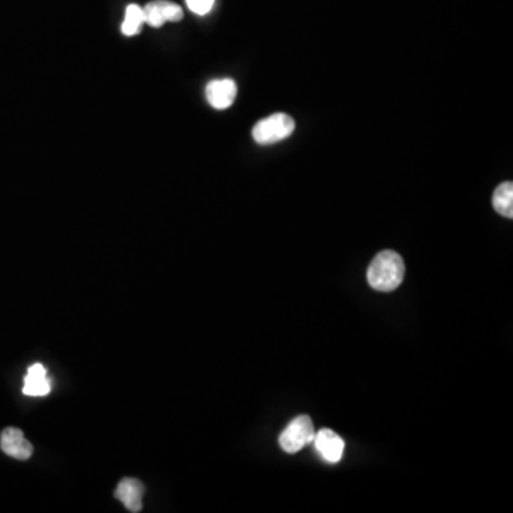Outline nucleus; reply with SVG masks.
I'll list each match as a JSON object with an SVG mask.
<instances>
[{
    "label": "nucleus",
    "mask_w": 513,
    "mask_h": 513,
    "mask_svg": "<svg viewBox=\"0 0 513 513\" xmlns=\"http://www.w3.org/2000/svg\"><path fill=\"white\" fill-rule=\"evenodd\" d=\"M145 23V14L143 9L137 5H130L126 9L125 22L122 24V32L126 36H135L142 32Z\"/></svg>",
    "instance_id": "11"
},
{
    "label": "nucleus",
    "mask_w": 513,
    "mask_h": 513,
    "mask_svg": "<svg viewBox=\"0 0 513 513\" xmlns=\"http://www.w3.org/2000/svg\"><path fill=\"white\" fill-rule=\"evenodd\" d=\"M206 98L217 110H226L237 98L236 81L231 79L210 81L206 88Z\"/></svg>",
    "instance_id": "7"
},
{
    "label": "nucleus",
    "mask_w": 513,
    "mask_h": 513,
    "mask_svg": "<svg viewBox=\"0 0 513 513\" xmlns=\"http://www.w3.org/2000/svg\"><path fill=\"white\" fill-rule=\"evenodd\" d=\"M294 128L293 117L285 113H275L254 126L253 137L258 145H274L290 137L294 133Z\"/></svg>",
    "instance_id": "2"
},
{
    "label": "nucleus",
    "mask_w": 513,
    "mask_h": 513,
    "mask_svg": "<svg viewBox=\"0 0 513 513\" xmlns=\"http://www.w3.org/2000/svg\"><path fill=\"white\" fill-rule=\"evenodd\" d=\"M314 424L308 415H300L293 419L284 429L278 439L281 448L287 453H297L298 451L314 441Z\"/></svg>",
    "instance_id": "3"
},
{
    "label": "nucleus",
    "mask_w": 513,
    "mask_h": 513,
    "mask_svg": "<svg viewBox=\"0 0 513 513\" xmlns=\"http://www.w3.org/2000/svg\"><path fill=\"white\" fill-rule=\"evenodd\" d=\"M186 4L192 14L204 16V14H209L213 9L214 0H186Z\"/></svg>",
    "instance_id": "12"
},
{
    "label": "nucleus",
    "mask_w": 513,
    "mask_h": 513,
    "mask_svg": "<svg viewBox=\"0 0 513 513\" xmlns=\"http://www.w3.org/2000/svg\"><path fill=\"white\" fill-rule=\"evenodd\" d=\"M314 443L322 460L330 463L341 461L345 449L344 439L331 429H321L320 433L315 434Z\"/></svg>",
    "instance_id": "6"
},
{
    "label": "nucleus",
    "mask_w": 513,
    "mask_h": 513,
    "mask_svg": "<svg viewBox=\"0 0 513 513\" xmlns=\"http://www.w3.org/2000/svg\"><path fill=\"white\" fill-rule=\"evenodd\" d=\"M143 493H145V485L140 480L125 478L118 483L115 495L128 512L137 513L143 509Z\"/></svg>",
    "instance_id": "8"
},
{
    "label": "nucleus",
    "mask_w": 513,
    "mask_h": 513,
    "mask_svg": "<svg viewBox=\"0 0 513 513\" xmlns=\"http://www.w3.org/2000/svg\"><path fill=\"white\" fill-rule=\"evenodd\" d=\"M51 381L43 365L34 364L27 369L24 378L23 394L29 396H44L51 392Z\"/></svg>",
    "instance_id": "9"
},
{
    "label": "nucleus",
    "mask_w": 513,
    "mask_h": 513,
    "mask_svg": "<svg viewBox=\"0 0 513 513\" xmlns=\"http://www.w3.org/2000/svg\"><path fill=\"white\" fill-rule=\"evenodd\" d=\"M406 277V263L396 251L385 250L377 254L369 264L367 280L374 290L389 293L396 290Z\"/></svg>",
    "instance_id": "1"
},
{
    "label": "nucleus",
    "mask_w": 513,
    "mask_h": 513,
    "mask_svg": "<svg viewBox=\"0 0 513 513\" xmlns=\"http://www.w3.org/2000/svg\"><path fill=\"white\" fill-rule=\"evenodd\" d=\"M0 446L6 455L14 460L27 461L33 453V446L27 441L21 429L6 428L0 436Z\"/></svg>",
    "instance_id": "5"
},
{
    "label": "nucleus",
    "mask_w": 513,
    "mask_h": 513,
    "mask_svg": "<svg viewBox=\"0 0 513 513\" xmlns=\"http://www.w3.org/2000/svg\"><path fill=\"white\" fill-rule=\"evenodd\" d=\"M145 23L153 27H162L166 22H179L182 19V9L179 5L167 0H154L143 9Z\"/></svg>",
    "instance_id": "4"
},
{
    "label": "nucleus",
    "mask_w": 513,
    "mask_h": 513,
    "mask_svg": "<svg viewBox=\"0 0 513 513\" xmlns=\"http://www.w3.org/2000/svg\"><path fill=\"white\" fill-rule=\"evenodd\" d=\"M493 209L500 216L513 219V184L512 182H502L493 192Z\"/></svg>",
    "instance_id": "10"
}]
</instances>
